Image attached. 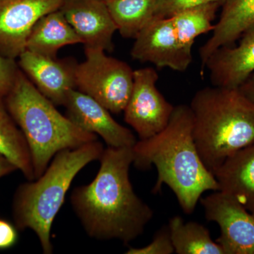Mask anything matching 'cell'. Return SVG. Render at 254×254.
<instances>
[{
    "mask_svg": "<svg viewBox=\"0 0 254 254\" xmlns=\"http://www.w3.org/2000/svg\"><path fill=\"white\" fill-rule=\"evenodd\" d=\"M212 173L218 190L231 195L254 215V143L227 158Z\"/></svg>",
    "mask_w": 254,
    "mask_h": 254,
    "instance_id": "obj_15",
    "label": "cell"
},
{
    "mask_svg": "<svg viewBox=\"0 0 254 254\" xmlns=\"http://www.w3.org/2000/svg\"><path fill=\"white\" fill-rule=\"evenodd\" d=\"M158 78V72L152 67L133 71V88L123 112L125 122L135 130L139 140L163 131L175 109L157 88Z\"/></svg>",
    "mask_w": 254,
    "mask_h": 254,
    "instance_id": "obj_7",
    "label": "cell"
},
{
    "mask_svg": "<svg viewBox=\"0 0 254 254\" xmlns=\"http://www.w3.org/2000/svg\"><path fill=\"white\" fill-rule=\"evenodd\" d=\"M222 5L220 2L210 3L182 11L170 17L177 37L184 46L192 50L196 38L213 31L215 25L213 22Z\"/></svg>",
    "mask_w": 254,
    "mask_h": 254,
    "instance_id": "obj_21",
    "label": "cell"
},
{
    "mask_svg": "<svg viewBox=\"0 0 254 254\" xmlns=\"http://www.w3.org/2000/svg\"><path fill=\"white\" fill-rule=\"evenodd\" d=\"M244 95L254 103V73L238 88Z\"/></svg>",
    "mask_w": 254,
    "mask_h": 254,
    "instance_id": "obj_26",
    "label": "cell"
},
{
    "mask_svg": "<svg viewBox=\"0 0 254 254\" xmlns=\"http://www.w3.org/2000/svg\"><path fill=\"white\" fill-rule=\"evenodd\" d=\"M175 253L173 242L168 225H165L158 230L149 245L141 248H131L127 254H172Z\"/></svg>",
    "mask_w": 254,
    "mask_h": 254,
    "instance_id": "obj_23",
    "label": "cell"
},
{
    "mask_svg": "<svg viewBox=\"0 0 254 254\" xmlns=\"http://www.w3.org/2000/svg\"><path fill=\"white\" fill-rule=\"evenodd\" d=\"M4 101L27 141L35 180L46 171L57 153L98 140L96 134L84 131L62 115L21 68Z\"/></svg>",
    "mask_w": 254,
    "mask_h": 254,
    "instance_id": "obj_5",
    "label": "cell"
},
{
    "mask_svg": "<svg viewBox=\"0 0 254 254\" xmlns=\"http://www.w3.org/2000/svg\"><path fill=\"white\" fill-rule=\"evenodd\" d=\"M118 31L125 38L134 39L153 19L158 0H103Z\"/></svg>",
    "mask_w": 254,
    "mask_h": 254,
    "instance_id": "obj_20",
    "label": "cell"
},
{
    "mask_svg": "<svg viewBox=\"0 0 254 254\" xmlns=\"http://www.w3.org/2000/svg\"><path fill=\"white\" fill-rule=\"evenodd\" d=\"M64 106L66 117L76 126L100 136L108 146L131 148L137 140L131 130L114 120L108 109L84 93L73 89Z\"/></svg>",
    "mask_w": 254,
    "mask_h": 254,
    "instance_id": "obj_11",
    "label": "cell"
},
{
    "mask_svg": "<svg viewBox=\"0 0 254 254\" xmlns=\"http://www.w3.org/2000/svg\"><path fill=\"white\" fill-rule=\"evenodd\" d=\"M99 160L94 180L73 190L71 205L92 238L128 245L143 233L153 218V210L136 194L130 181L132 147L108 146Z\"/></svg>",
    "mask_w": 254,
    "mask_h": 254,
    "instance_id": "obj_1",
    "label": "cell"
},
{
    "mask_svg": "<svg viewBox=\"0 0 254 254\" xmlns=\"http://www.w3.org/2000/svg\"><path fill=\"white\" fill-rule=\"evenodd\" d=\"M78 43H81V38L58 9L38 20L28 37L26 50L57 59L61 48Z\"/></svg>",
    "mask_w": 254,
    "mask_h": 254,
    "instance_id": "obj_17",
    "label": "cell"
},
{
    "mask_svg": "<svg viewBox=\"0 0 254 254\" xmlns=\"http://www.w3.org/2000/svg\"><path fill=\"white\" fill-rule=\"evenodd\" d=\"M225 0H158L155 6V17L170 18L174 15L210 3L223 4Z\"/></svg>",
    "mask_w": 254,
    "mask_h": 254,
    "instance_id": "obj_22",
    "label": "cell"
},
{
    "mask_svg": "<svg viewBox=\"0 0 254 254\" xmlns=\"http://www.w3.org/2000/svg\"><path fill=\"white\" fill-rule=\"evenodd\" d=\"M134 40L131 55L133 60L141 63L183 72L193 60L192 50L179 39L171 18L154 16Z\"/></svg>",
    "mask_w": 254,
    "mask_h": 254,
    "instance_id": "obj_9",
    "label": "cell"
},
{
    "mask_svg": "<svg viewBox=\"0 0 254 254\" xmlns=\"http://www.w3.org/2000/svg\"><path fill=\"white\" fill-rule=\"evenodd\" d=\"M132 151L133 165L136 168L146 170L152 165L156 168L158 177L153 193H158L167 185L185 213H193L205 191L218 190V182L197 150L190 105L175 106L163 131L137 141Z\"/></svg>",
    "mask_w": 254,
    "mask_h": 254,
    "instance_id": "obj_2",
    "label": "cell"
},
{
    "mask_svg": "<svg viewBox=\"0 0 254 254\" xmlns=\"http://www.w3.org/2000/svg\"><path fill=\"white\" fill-rule=\"evenodd\" d=\"M60 10L85 48L113 51L118 28L103 0H64Z\"/></svg>",
    "mask_w": 254,
    "mask_h": 254,
    "instance_id": "obj_13",
    "label": "cell"
},
{
    "mask_svg": "<svg viewBox=\"0 0 254 254\" xmlns=\"http://www.w3.org/2000/svg\"><path fill=\"white\" fill-rule=\"evenodd\" d=\"M18 65L40 93L55 105H64L68 93L76 88L73 60H59L25 50Z\"/></svg>",
    "mask_w": 254,
    "mask_h": 254,
    "instance_id": "obj_12",
    "label": "cell"
},
{
    "mask_svg": "<svg viewBox=\"0 0 254 254\" xmlns=\"http://www.w3.org/2000/svg\"><path fill=\"white\" fill-rule=\"evenodd\" d=\"M205 219L215 222L220 235L215 242L225 254H254V215L220 190L200 198Z\"/></svg>",
    "mask_w": 254,
    "mask_h": 254,
    "instance_id": "obj_8",
    "label": "cell"
},
{
    "mask_svg": "<svg viewBox=\"0 0 254 254\" xmlns=\"http://www.w3.org/2000/svg\"><path fill=\"white\" fill-rule=\"evenodd\" d=\"M190 108L197 150L211 173L254 143V103L239 88L205 87L193 95Z\"/></svg>",
    "mask_w": 254,
    "mask_h": 254,
    "instance_id": "obj_3",
    "label": "cell"
},
{
    "mask_svg": "<svg viewBox=\"0 0 254 254\" xmlns=\"http://www.w3.org/2000/svg\"><path fill=\"white\" fill-rule=\"evenodd\" d=\"M0 155L10 160L28 181L35 180L31 152L17 124L0 95Z\"/></svg>",
    "mask_w": 254,
    "mask_h": 254,
    "instance_id": "obj_18",
    "label": "cell"
},
{
    "mask_svg": "<svg viewBox=\"0 0 254 254\" xmlns=\"http://www.w3.org/2000/svg\"><path fill=\"white\" fill-rule=\"evenodd\" d=\"M104 147L97 141L55 155L41 177L18 186L12 211L18 230L36 233L45 254H51V229L75 177L88 163L98 160Z\"/></svg>",
    "mask_w": 254,
    "mask_h": 254,
    "instance_id": "obj_4",
    "label": "cell"
},
{
    "mask_svg": "<svg viewBox=\"0 0 254 254\" xmlns=\"http://www.w3.org/2000/svg\"><path fill=\"white\" fill-rule=\"evenodd\" d=\"M85 55L86 60L76 65V89L110 113H121L131 95L134 70L100 48H85Z\"/></svg>",
    "mask_w": 254,
    "mask_h": 254,
    "instance_id": "obj_6",
    "label": "cell"
},
{
    "mask_svg": "<svg viewBox=\"0 0 254 254\" xmlns=\"http://www.w3.org/2000/svg\"><path fill=\"white\" fill-rule=\"evenodd\" d=\"M64 0H0V55L16 60L26 50L40 18L60 9Z\"/></svg>",
    "mask_w": 254,
    "mask_h": 254,
    "instance_id": "obj_10",
    "label": "cell"
},
{
    "mask_svg": "<svg viewBox=\"0 0 254 254\" xmlns=\"http://www.w3.org/2000/svg\"><path fill=\"white\" fill-rule=\"evenodd\" d=\"M237 46H223L205 65L214 86L238 88L254 73V24L240 37Z\"/></svg>",
    "mask_w": 254,
    "mask_h": 254,
    "instance_id": "obj_14",
    "label": "cell"
},
{
    "mask_svg": "<svg viewBox=\"0 0 254 254\" xmlns=\"http://www.w3.org/2000/svg\"><path fill=\"white\" fill-rule=\"evenodd\" d=\"M18 169L7 158L0 155V179L14 173Z\"/></svg>",
    "mask_w": 254,
    "mask_h": 254,
    "instance_id": "obj_27",
    "label": "cell"
},
{
    "mask_svg": "<svg viewBox=\"0 0 254 254\" xmlns=\"http://www.w3.org/2000/svg\"><path fill=\"white\" fill-rule=\"evenodd\" d=\"M175 253L177 254H225L220 245L212 239L207 227L198 222H185L174 216L168 224Z\"/></svg>",
    "mask_w": 254,
    "mask_h": 254,
    "instance_id": "obj_19",
    "label": "cell"
},
{
    "mask_svg": "<svg viewBox=\"0 0 254 254\" xmlns=\"http://www.w3.org/2000/svg\"><path fill=\"white\" fill-rule=\"evenodd\" d=\"M17 62L0 55V95L5 97L14 85L19 70Z\"/></svg>",
    "mask_w": 254,
    "mask_h": 254,
    "instance_id": "obj_24",
    "label": "cell"
},
{
    "mask_svg": "<svg viewBox=\"0 0 254 254\" xmlns=\"http://www.w3.org/2000/svg\"><path fill=\"white\" fill-rule=\"evenodd\" d=\"M221 14L215 24L212 36L200 47V74L210 55L218 48L232 46L242 35L254 24V0H225Z\"/></svg>",
    "mask_w": 254,
    "mask_h": 254,
    "instance_id": "obj_16",
    "label": "cell"
},
{
    "mask_svg": "<svg viewBox=\"0 0 254 254\" xmlns=\"http://www.w3.org/2000/svg\"><path fill=\"white\" fill-rule=\"evenodd\" d=\"M18 240L16 225L0 216V250H6L14 247Z\"/></svg>",
    "mask_w": 254,
    "mask_h": 254,
    "instance_id": "obj_25",
    "label": "cell"
}]
</instances>
